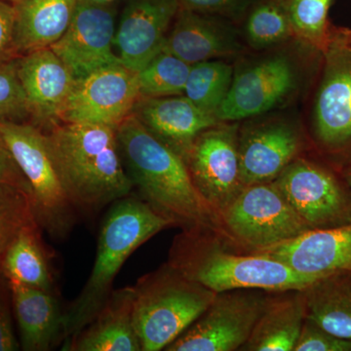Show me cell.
Returning a JSON list of instances; mask_svg holds the SVG:
<instances>
[{
    "label": "cell",
    "mask_w": 351,
    "mask_h": 351,
    "mask_svg": "<svg viewBox=\"0 0 351 351\" xmlns=\"http://www.w3.org/2000/svg\"><path fill=\"white\" fill-rule=\"evenodd\" d=\"M239 138V124L219 122L198 135L184 159L196 189L218 217L245 186Z\"/></svg>",
    "instance_id": "obj_12"
},
{
    "label": "cell",
    "mask_w": 351,
    "mask_h": 351,
    "mask_svg": "<svg viewBox=\"0 0 351 351\" xmlns=\"http://www.w3.org/2000/svg\"><path fill=\"white\" fill-rule=\"evenodd\" d=\"M110 207L101 223L91 274L80 294L64 311V343L82 331L101 311L112 294L122 265L132 254L157 233L173 226L141 197L130 195Z\"/></svg>",
    "instance_id": "obj_4"
},
{
    "label": "cell",
    "mask_w": 351,
    "mask_h": 351,
    "mask_svg": "<svg viewBox=\"0 0 351 351\" xmlns=\"http://www.w3.org/2000/svg\"><path fill=\"white\" fill-rule=\"evenodd\" d=\"M114 3L78 2L68 29L50 46L75 80L121 64L115 52Z\"/></svg>",
    "instance_id": "obj_14"
},
{
    "label": "cell",
    "mask_w": 351,
    "mask_h": 351,
    "mask_svg": "<svg viewBox=\"0 0 351 351\" xmlns=\"http://www.w3.org/2000/svg\"><path fill=\"white\" fill-rule=\"evenodd\" d=\"M191 64L175 55L161 50L138 71L141 97L181 96L184 94Z\"/></svg>",
    "instance_id": "obj_29"
},
{
    "label": "cell",
    "mask_w": 351,
    "mask_h": 351,
    "mask_svg": "<svg viewBox=\"0 0 351 351\" xmlns=\"http://www.w3.org/2000/svg\"><path fill=\"white\" fill-rule=\"evenodd\" d=\"M140 98L137 73L122 64H112L75 80L60 121L117 129Z\"/></svg>",
    "instance_id": "obj_13"
},
{
    "label": "cell",
    "mask_w": 351,
    "mask_h": 351,
    "mask_svg": "<svg viewBox=\"0 0 351 351\" xmlns=\"http://www.w3.org/2000/svg\"><path fill=\"white\" fill-rule=\"evenodd\" d=\"M254 0H179L181 8L239 22Z\"/></svg>",
    "instance_id": "obj_34"
},
{
    "label": "cell",
    "mask_w": 351,
    "mask_h": 351,
    "mask_svg": "<svg viewBox=\"0 0 351 351\" xmlns=\"http://www.w3.org/2000/svg\"><path fill=\"white\" fill-rule=\"evenodd\" d=\"M115 130L127 175L145 202L173 226L210 228L223 235L218 215L201 196L179 154L154 138L133 113Z\"/></svg>",
    "instance_id": "obj_1"
},
{
    "label": "cell",
    "mask_w": 351,
    "mask_h": 351,
    "mask_svg": "<svg viewBox=\"0 0 351 351\" xmlns=\"http://www.w3.org/2000/svg\"><path fill=\"white\" fill-rule=\"evenodd\" d=\"M77 0H21L13 4V48L16 56L50 47L63 36Z\"/></svg>",
    "instance_id": "obj_23"
},
{
    "label": "cell",
    "mask_w": 351,
    "mask_h": 351,
    "mask_svg": "<svg viewBox=\"0 0 351 351\" xmlns=\"http://www.w3.org/2000/svg\"><path fill=\"white\" fill-rule=\"evenodd\" d=\"M309 131L321 154L351 161V29L331 24L319 52Z\"/></svg>",
    "instance_id": "obj_6"
},
{
    "label": "cell",
    "mask_w": 351,
    "mask_h": 351,
    "mask_svg": "<svg viewBox=\"0 0 351 351\" xmlns=\"http://www.w3.org/2000/svg\"><path fill=\"white\" fill-rule=\"evenodd\" d=\"M230 22L180 7L162 49L189 64L237 56L244 46Z\"/></svg>",
    "instance_id": "obj_19"
},
{
    "label": "cell",
    "mask_w": 351,
    "mask_h": 351,
    "mask_svg": "<svg viewBox=\"0 0 351 351\" xmlns=\"http://www.w3.org/2000/svg\"><path fill=\"white\" fill-rule=\"evenodd\" d=\"M311 230L351 223V191L323 164L298 157L274 181Z\"/></svg>",
    "instance_id": "obj_11"
},
{
    "label": "cell",
    "mask_w": 351,
    "mask_h": 351,
    "mask_svg": "<svg viewBox=\"0 0 351 351\" xmlns=\"http://www.w3.org/2000/svg\"><path fill=\"white\" fill-rule=\"evenodd\" d=\"M134 324L142 351L164 350L206 311L217 293L169 263L133 286Z\"/></svg>",
    "instance_id": "obj_5"
},
{
    "label": "cell",
    "mask_w": 351,
    "mask_h": 351,
    "mask_svg": "<svg viewBox=\"0 0 351 351\" xmlns=\"http://www.w3.org/2000/svg\"><path fill=\"white\" fill-rule=\"evenodd\" d=\"M38 223L29 226L14 240L2 262V274L15 281L55 292L54 277Z\"/></svg>",
    "instance_id": "obj_26"
},
{
    "label": "cell",
    "mask_w": 351,
    "mask_h": 351,
    "mask_svg": "<svg viewBox=\"0 0 351 351\" xmlns=\"http://www.w3.org/2000/svg\"><path fill=\"white\" fill-rule=\"evenodd\" d=\"M36 223L31 195L17 186L0 184V267L14 240Z\"/></svg>",
    "instance_id": "obj_31"
},
{
    "label": "cell",
    "mask_w": 351,
    "mask_h": 351,
    "mask_svg": "<svg viewBox=\"0 0 351 351\" xmlns=\"http://www.w3.org/2000/svg\"><path fill=\"white\" fill-rule=\"evenodd\" d=\"M21 350L48 351L64 343V313L56 293L9 280Z\"/></svg>",
    "instance_id": "obj_22"
},
{
    "label": "cell",
    "mask_w": 351,
    "mask_h": 351,
    "mask_svg": "<svg viewBox=\"0 0 351 351\" xmlns=\"http://www.w3.org/2000/svg\"><path fill=\"white\" fill-rule=\"evenodd\" d=\"M276 294L267 298L250 338L241 350L294 351L306 320L302 291Z\"/></svg>",
    "instance_id": "obj_24"
},
{
    "label": "cell",
    "mask_w": 351,
    "mask_h": 351,
    "mask_svg": "<svg viewBox=\"0 0 351 351\" xmlns=\"http://www.w3.org/2000/svg\"><path fill=\"white\" fill-rule=\"evenodd\" d=\"M219 219L223 237L245 251L267 248L311 230L274 181L244 186Z\"/></svg>",
    "instance_id": "obj_8"
},
{
    "label": "cell",
    "mask_w": 351,
    "mask_h": 351,
    "mask_svg": "<svg viewBox=\"0 0 351 351\" xmlns=\"http://www.w3.org/2000/svg\"><path fill=\"white\" fill-rule=\"evenodd\" d=\"M51 156L78 212H98L130 195L133 184L112 127L59 122L45 132Z\"/></svg>",
    "instance_id": "obj_2"
},
{
    "label": "cell",
    "mask_w": 351,
    "mask_h": 351,
    "mask_svg": "<svg viewBox=\"0 0 351 351\" xmlns=\"http://www.w3.org/2000/svg\"><path fill=\"white\" fill-rule=\"evenodd\" d=\"M301 291L306 319L339 338L351 339V271L324 277Z\"/></svg>",
    "instance_id": "obj_25"
},
{
    "label": "cell",
    "mask_w": 351,
    "mask_h": 351,
    "mask_svg": "<svg viewBox=\"0 0 351 351\" xmlns=\"http://www.w3.org/2000/svg\"><path fill=\"white\" fill-rule=\"evenodd\" d=\"M0 184H9L24 189L31 195V189L22 174L12 156L7 149L5 143L0 136Z\"/></svg>",
    "instance_id": "obj_37"
},
{
    "label": "cell",
    "mask_w": 351,
    "mask_h": 351,
    "mask_svg": "<svg viewBox=\"0 0 351 351\" xmlns=\"http://www.w3.org/2000/svg\"><path fill=\"white\" fill-rule=\"evenodd\" d=\"M243 19L245 38L254 49H269L295 39L284 0H254Z\"/></svg>",
    "instance_id": "obj_27"
},
{
    "label": "cell",
    "mask_w": 351,
    "mask_h": 351,
    "mask_svg": "<svg viewBox=\"0 0 351 351\" xmlns=\"http://www.w3.org/2000/svg\"><path fill=\"white\" fill-rule=\"evenodd\" d=\"M343 179H345V182L351 191V161L346 164L345 173H343Z\"/></svg>",
    "instance_id": "obj_38"
},
{
    "label": "cell",
    "mask_w": 351,
    "mask_h": 351,
    "mask_svg": "<svg viewBox=\"0 0 351 351\" xmlns=\"http://www.w3.org/2000/svg\"><path fill=\"white\" fill-rule=\"evenodd\" d=\"M304 145L301 129L287 119H269L245 127L239 138L244 186L274 181L300 156Z\"/></svg>",
    "instance_id": "obj_15"
},
{
    "label": "cell",
    "mask_w": 351,
    "mask_h": 351,
    "mask_svg": "<svg viewBox=\"0 0 351 351\" xmlns=\"http://www.w3.org/2000/svg\"><path fill=\"white\" fill-rule=\"evenodd\" d=\"M18 71L24 87L32 121L43 132L59 123L75 80L50 47L18 57Z\"/></svg>",
    "instance_id": "obj_18"
},
{
    "label": "cell",
    "mask_w": 351,
    "mask_h": 351,
    "mask_svg": "<svg viewBox=\"0 0 351 351\" xmlns=\"http://www.w3.org/2000/svg\"><path fill=\"white\" fill-rule=\"evenodd\" d=\"M232 242L210 228L182 230L176 235L168 263L182 276L215 293L237 289L265 292L304 290L315 282L274 258L237 252Z\"/></svg>",
    "instance_id": "obj_3"
},
{
    "label": "cell",
    "mask_w": 351,
    "mask_h": 351,
    "mask_svg": "<svg viewBox=\"0 0 351 351\" xmlns=\"http://www.w3.org/2000/svg\"><path fill=\"white\" fill-rule=\"evenodd\" d=\"M7 2H10V3L15 4L17 3V2L21 1V0H5Z\"/></svg>",
    "instance_id": "obj_40"
},
{
    "label": "cell",
    "mask_w": 351,
    "mask_h": 351,
    "mask_svg": "<svg viewBox=\"0 0 351 351\" xmlns=\"http://www.w3.org/2000/svg\"><path fill=\"white\" fill-rule=\"evenodd\" d=\"M294 351H351V339L339 338L306 318Z\"/></svg>",
    "instance_id": "obj_33"
},
{
    "label": "cell",
    "mask_w": 351,
    "mask_h": 351,
    "mask_svg": "<svg viewBox=\"0 0 351 351\" xmlns=\"http://www.w3.org/2000/svg\"><path fill=\"white\" fill-rule=\"evenodd\" d=\"M335 0H284L295 40L320 52L331 24L329 11Z\"/></svg>",
    "instance_id": "obj_30"
},
{
    "label": "cell",
    "mask_w": 351,
    "mask_h": 351,
    "mask_svg": "<svg viewBox=\"0 0 351 351\" xmlns=\"http://www.w3.org/2000/svg\"><path fill=\"white\" fill-rule=\"evenodd\" d=\"M78 2H88V3L108 4L115 3L117 0H77Z\"/></svg>",
    "instance_id": "obj_39"
},
{
    "label": "cell",
    "mask_w": 351,
    "mask_h": 351,
    "mask_svg": "<svg viewBox=\"0 0 351 351\" xmlns=\"http://www.w3.org/2000/svg\"><path fill=\"white\" fill-rule=\"evenodd\" d=\"M0 136L29 182L41 230L53 239H66L77 221L78 211L58 173L45 132L29 122H0Z\"/></svg>",
    "instance_id": "obj_7"
},
{
    "label": "cell",
    "mask_w": 351,
    "mask_h": 351,
    "mask_svg": "<svg viewBox=\"0 0 351 351\" xmlns=\"http://www.w3.org/2000/svg\"><path fill=\"white\" fill-rule=\"evenodd\" d=\"M133 114L154 138L182 159L199 134L221 122L196 107L184 95L141 97Z\"/></svg>",
    "instance_id": "obj_20"
},
{
    "label": "cell",
    "mask_w": 351,
    "mask_h": 351,
    "mask_svg": "<svg viewBox=\"0 0 351 351\" xmlns=\"http://www.w3.org/2000/svg\"><path fill=\"white\" fill-rule=\"evenodd\" d=\"M247 252L274 258L317 281L332 274L351 271V223L309 230L294 239Z\"/></svg>",
    "instance_id": "obj_16"
},
{
    "label": "cell",
    "mask_w": 351,
    "mask_h": 351,
    "mask_svg": "<svg viewBox=\"0 0 351 351\" xmlns=\"http://www.w3.org/2000/svg\"><path fill=\"white\" fill-rule=\"evenodd\" d=\"M234 69L218 60L191 64L184 96L203 112L216 117L232 85Z\"/></svg>",
    "instance_id": "obj_28"
},
{
    "label": "cell",
    "mask_w": 351,
    "mask_h": 351,
    "mask_svg": "<svg viewBox=\"0 0 351 351\" xmlns=\"http://www.w3.org/2000/svg\"><path fill=\"white\" fill-rule=\"evenodd\" d=\"M13 314L10 284L0 270V351H17L21 348L14 330Z\"/></svg>",
    "instance_id": "obj_35"
},
{
    "label": "cell",
    "mask_w": 351,
    "mask_h": 351,
    "mask_svg": "<svg viewBox=\"0 0 351 351\" xmlns=\"http://www.w3.org/2000/svg\"><path fill=\"white\" fill-rule=\"evenodd\" d=\"M302 69L289 51H276L244 64L232 82L216 119L237 122L254 119L287 103L302 86Z\"/></svg>",
    "instance_id": "obj_9"
},
{
    "label": "cell",
    "mask_w": 351,
    "mask_h": 351,
    "mask_svg": "<svg viewBox=\"0 0 351 351\" xmlns=\"http://www.w3.org/2000/svg\"><path fill=\"white\" fill-rule=\"evenodd\" d=\"M32 121L31 110L21 82L18 57L0 61V122Z\"/></svg>",
    "instance_id": "obj_32"
},
{
    "label": "cell",
    "mask_w": 351,
    "mask_h": 351,
    "mask_svg": "<svg viewBox=\"0 0 351 351\" xmlns=\"http://www.w3.org/2000/svg\"><path fill=\"white\" fill-rule=\"evenodd\" d=\"M14 20L13 4L0 0V61L17 57L13 48Z\"/></svg>",
    "instance_id": "obj_36"
},
{
    "label": "cell",
    "mask_w": 351,
    "mask_h": 351,
    "mask_svg": "<svg viewBox=\"0 0 351 351\" xmlns=\"http://www.w3.org/2000/svg\"><path fill=\"white\" fill-rule=\"evenodd\" d=\"M64 351H142L134 324L133 286L113 290L82 331L62 345Z\"/></svg>",
    "instance_id": "obj_21"
},
{
    "label": "cell",
    "mask_w": 351,
    "mask_h": 351,
    "mask_svg": "<svg viewBox=\"0 0 351 351\" xmlns=\"http://www.w3.org/2000/svg\"><path fill=\"white\" fill-rule=\"evenodd\" d=\"M179 8V0H128L114 38L121 64L138 73L160 52Z\"/></svg>",
    "instance_id": "obj_17"
},
{
    "label": "cell",
    "mask_w": 351,
    "mask_h": 351,
    "mask_svg": "<svg viewBox=\"0 0 351 351\" xmlns=\"http://www.w3.org/2000/svg\"><path fill=\"white\" fill-rule=\"evenodd\" d=\"M256 289L217 293L213 301L166 351L241 350L250 338L269 295Z\"/></svg>",
    "instance_id": "obj_10"
}]
</instances>
